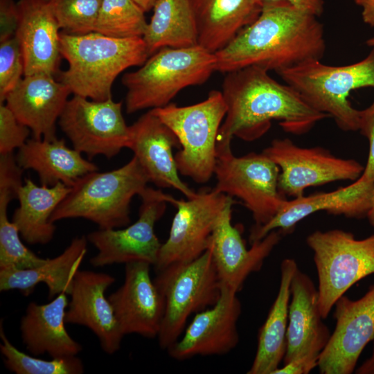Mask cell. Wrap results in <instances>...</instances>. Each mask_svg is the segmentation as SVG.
<instances>
[{"label":"cell","instance_id":"1","mask_svg":"<svg viewBox=\"0 0 374 374\" xmlns=\"http://www.w3.org/2000/svg\"><path fill=\"white\" fill-rule=\"evenodd\" d=\"M317 17L285 1L263 2L258 17L215 53V71L257 66L277 73L308 60H321L326 46Z\"/></svg>","mask_w":374,"mask_h":374},{"label":"cell","instance_id":"2","mask_svg":"<svg viewBox=\"0 0 374 374\" xmlns=\"http://www.w3.org/2000/svg\"><path fill=\"white\" fill-rule=\"evenodd\" d=\"M222 93L227 109L217 150L231 148L234 136L246 141L260 138L273 121H278L285 132L298 135L329 118L310 107L293 87L280 84L257 66L226 73Z\"/></svg>","mask_w":374,"mask_h":374},{"label":"cell","instance_id":"3","mask_svg":"<svg viewBox=\"0 0 374 374\" xmlns=\"http://www.w3.org/2000/svg\"><path fill=\"white\" fill-rule=\"evenodd\" d=\"M60 53L68 67L60 80L73 95L96 101L112 98L116 78L130 67L141 66L149 57L143 37L116 38L96 32H61Z\"/></svg>","mask_w":374,"mask_h":374},{"label":"cell","instance_id":"4","mask_svg":"<svg viewBox=\"0 0 374 374\" xmlns=\"http://www.w3.org/2000/svg\"><path fill=\"white\" fill-rule=\"evenodd\" d=\"M215 66V53L199 45L160 48L139 69L123 75L126 112L166 106L182 89L206 82Z\"/></svg>","mask_w":374,"mask_h":374},{"label":"cell","instance_id":"5","mask_svg":"<svg viewBox=\"0 0 374 374\" xmlns=\"http://www.w3.org/2000/svg\"><path fill=\"white\" fill-rule=\"evenodd\" d=\"M150 179L134 156L121 168L91 172L81 177L55 208L51 221L84 218L100 229L125 227L130 223V206Z\"/></svg>","mask_w":374,"mask_h":374},{"label":"cell","instance_id":"6","mask_svg":"<svg viewBox=\"0 0 374 374\" xmlns=\"http://www.w3.org/2000/svg\"><path fill=\"white\" fill-rule=\"evenodd\" d=\"M315 110L332 117L343 131L359 130L360 110L350 103V93L362 87L374 89V46L362 60L330 66L313 59L277 72Z\"/></svg>","mask_w":374,"mask_h":374},{"label":"cell","instance_id":"7","mask_svg":"<svg viewBox=\"0 0 374 374\" xmlns=\"http://www.w3.org/2000/svg\"><path fill=\"white\" fill-rule=\"evenodd\" d=\"M226 109L222 93L217 90L194 105L169 103L151 109L179 140L180 150L175 155L179 172L197 184L208 182L214 175L217 137Z\"/></svg>","mask_w":374,"mask_h":374},{"label":"cell","instance_id":"8","mask_svg":"<svg viewBox=\"0 0 374 374\" xmlns=\"http://www.w3.org/2000/svg\"><path fill=\"white\" fill-rule=\"evenodd\" d=\"M154 282L164 299L157 338L160 348L167 350L181 336L188 318L213 305L220 295L221 283L211 249L192 261L157 271Z\"/></svg>","mask_w":374,"mask_h":374},{"label":"cell","instance_id":"9","mask_svg":"<svg viewBox=\"0 0 374 374\" xmlns=\"http://www.w3.org/2000/svg\"><path fill=\"white\" fill-rule=\"evenodd\" d=\"M306 242L313 251L321 313L325 319L347 290L374 274V234L357 239L341 229L315 231Z\"/></svg>","mask_w":374,"mask_h":374},{"label":"cell","instance_id":"10","mask_svg":"<svg viewBox=\"0 0 374 374\" xmlns=\"http://www.w3.org/2000/svg\"><path fill=\"white\" fill-rule=\"evenodd\" d=\"M279 167L262 152L235 157L217 150L215 190L240 199L251 213L253 227L267 223L286 200L278 189Z\"/></svg>","mask_w":374,"mask_h":374},{"label":"cell","instance_id":"11","mask_svg":"<svg viewBox=\"0 0 374 374\" xmlns=\"http://www.w3.org/2000/svg\"><path fill=\"white\" fill-rule=\"evenodd\" d=\"M139 196L141 203L135 222L123 229H99L87 235L98 251L90 259L94 267L133 262L155 265L162 244L155 234L154 226L173 197L148 186Z\"/></svg>","mask_w":374,"mask_h":374},{"label":"cell","instance_id":"12","mask_svg":"<svg viewBox=\"0 0 374 374\" xmlns=\"http://www.w3.org/2000/svg\"><path fill=\"white\" fill-rule=\"evenodd\" d=\"M122 106V102L112 97L96 101L73 95L57 122L74 149L89 159L98 155L111 159L128 148L130 141V128L123 118Z\"/></svg>","mask_w":374,"mask_h":374},{"label":"cell","instance_id":"13","mask_svg":"<svg viewBox=\"0 0 374 374\" xmlns=\"http://www.w3.org/2000/svg\"><path fill=\"white\" fill-rule=\"evenodd\" d=\"M262 152L280 168V193L294 198L303 196L311 186L355 181L364 170L355 159L335 157L321 147H300L289 139H274Z\"/></svg>","mask_w":374,"mask_h":374},{"label":"cell","instance_id":"14","mask_svg":"<svg viewBox=\"0 0 374 374\" xmlns=\"http://www.w3.org/2000/svg\"><path fill=\"white\" fill-rule=\"evenodd\" d=\"M231 197L213 189H202L187 199L172 198L177 208L169 235L154 265L157 271L174 264L192 261L208 248L217 221Z\"/></svg>","mask_w":374,"mask_h":374},{"label":"cell","instance_id":"15","mask_svg":"<svg viewBox=\"0 0 374 374\" xmlns=\"http://www.w3.org/2000/svg\"><path fill=\"white\" fill-rule=\"evenodd\" d=\"M335 327L319 355L321 374H351L374 339V284L356 300L343 295L335 304Z\"/></svg>","mask_w":374,"mask_h":374},{"label":"cell","instance_id":"16","mask_svg":"<svg viewBox=\"0 0 374 374\" xmlns=\"http://www.w3.org/2000/svg\"><path fill=\"white\" fill-rule=\"evenodd\" d=\"M238 292L221 285L216 303L195 314L181 337L168 350L179 361L195 356L223 355L234 349L239 342L238 322L242 305Z\"/></svg>","mask_w":374,"mask_h":374},{"label":"cell","instance_id":"17","mask_svg":"<svg viewBox=\"0 0 374 374\" xmlns=\"http://www.w3.org/2000/svg\"><path fill=\"white\" fill-rule=\"evenodd\" d=\"M234 204L231 197L217 221L208 247L221 285L238 292L247 277L260 269L283 233L279 229L274 230L262 240L251 243V247L247 249L240 231L231 222Z\"/></svg>","mask_w":374,"mask_h":374},{"label":"cell","instance_id":"18","mask_svg":"<svg viewBox=\"0 0 374 374\" xmlns=\"http://www.w3.org/2000/svg\"><path fill=\"white\" fill-rule=\"evenodd\" d=\"M114 276L91 270H78L73 279L66 323L87 327L97 337L102 350L112 355L120 350L123 337L112 305L105 296L115 283Z\"/></svg>","mask_w":374,"mask_h":374},{"label":"cell","instance_id":"19","mask_svg":"<svg viewBox=\"0 0 374 374\" xmlns=\"http://www.w3.org/2000/svg\"><path fill=\"white\" fill-rule=\"evenodd\" d=\"M150 264H125L123 284L108 299L124 335L157 337L164 313V299L150 276Z\"/></svg>","mask_w":374,"mask_h":374},{"label":"cell","instance_id":"20","mask_svg":"<svg viewBox=\"0 0 374 374\" xmlns=\"http://www.w3.org/2000/svg\"><path fill=\"white\" fill-rule=\"evenodd\" d=\"M373 187L374 182L362 175L350 185L333 191L286 199L267 223L252 228L249 242L260 240L274 230H292L299 222L318 211L351 218L366 216Z\"/></svg>","mask_w":374,"mask_h":374},{"label":"cell","instance_id":"21","mask_svg":"<svg viewBox=\"0 0 374 374\" xmlns=\"http://www.w3.org/2000/svg\"><path fill=\"white\" fill-rule=\"evenodd\" d=\"M71 93L54 75L35 73L24 75L3 103L19 123L30 129L34 139L53 140L57 138L56 122Z\"/></svg>","mask_w":374,"mask_h":374},{"label":"cell","instance_id":"22","mask_svg":"<svg viewBox=\"0 0 374 374\" xmlns=\"http://www.w3.org/2000/svg\"><path fill=\"white\" fill-rule=\"evenodd\" d=\"M130 128L128 148L134 152L150 182L158 188L176 189L187 199L194 197L197 192L184 183L179 175L172 148H180V143L173 132L151 109Z\"/></svg>","mask_w":374,"mask_h":374},{"label":"cell","instance_id":"23","mask_svg":"<svg viewBox=\"0 0 374 374\" xmlns=\"http://www.w3.org/2000/svg\"><path fill=\"white\" fill-rule=\"evenodd\" d=\"M15 37L24 65V75H54L59 69L61 30L51 0H19Z\"/></svg>","mask_w":374,"mask_h":374},{"label":"cell","instance_id":"24","mask_svg":"<svg viewBox=\"0 0 374 374\" xmlns=\"http://www.w3.org/2000/svg\"><path fill=\"white\" fill-rule=\"evenodd\" d=\"M323 319L318 288L312 278L298 267L290 284L283 364L303 356L319 357L331 335Z\"/></svg>","mask_w":374,"mask_h":374},{"label":"cell","instance_id":"25","mask_svg":"<svg viewBox=\"0 0 374 374\" xmlns=\"http://www.w3.org/2000/svg\"><path fill=\"white\" fill-rule=\"evenodd\" d=\"M67 294L61 293L47 303L30 302L20 321L24 345L35 356L44 354L51 358L77 356L82 345L67 332Z\"/></svg>","mask_w":374,"mask_h":374},{"label":"cell","instance_id":"26","mask_svg":"<svg viewBox=\"0 0 374 374\" xmlns=\"http://www.w3.org/2000/svg\"><path fill=\"white\" fill-rule=\"evenodd\" d=\"M198 45L215 53L259 16L260 0H189Z\"/></svg>","mask_w":374,"mask_h":374},{"label":"cell","instance_id":"27","mask_svg":"<svg viewBox=\"0 0 374 374\" xmlns=\"http://www.w3.org/2000/svg\"><path fill=\"white\" fill-rule=\"evenodd\" d=\"M16 159L23 170L35 171L45 186L62 183L71 188L85 175L98 170L81 152L69 148L63 139H28L18 149Z\"/></svg>","mask_w":374,"mask_h":374},{"label":"cell","instance_id":"28","mask_svg":"<svg viewBox=\"0 0 374 374\" xmlns=\"http://www.w3.org/2000/svg\"><path fill=\"white\" fill-rule=\"evenodd\" d=\"M87 237L74 238L60 255L35 267L21 270H0V291L17 290L24 295L44 283L48 299L61 293L69 294L73 279L87 252Z\"/></svg>","mask_w":374,"mask_h":374},{"label":"cell","instance_id":"29","mask_svg":"<svg viewBox=\"0 0 374 374\" xmlns=\"http://www.w3.org/2000/svg\"><path fill=\"white\" fill-rule=\"evenodd\" d=\"M298 267L293 258H285L281 262L278 294L259 330L256 353L248 374H273L283 361L287 346L290 284Z\"/></svg>","mask_w":374,"mask_h":374},{"label":"cell","instance_id":"30","mask_svg":"<svg viewBox=\"0 0 374 374\" xmlns=\"http://www.w3.org/2000/svg\"><path fill=\"white\" fill-rule=\"evenodd\" d=\"M71 188L62 183L37 186L26 179L17 199L19 206L12 217L22 239L30 244H46L53 238L56 227L51 217Z\"/></svg>","mask_w":374,"mask_h":374},{"label":"cell","instance_id":"31","mask_svg":"<svg viewBox=\"0 0 374 374\" xmlns=\"http://www.w3.org/2000/svg\"><path fill=\"white\" fill-rule=\"evenodd\" d=\"M142 37L149 56L163 47L198 45L195 17L189 0H157Z\"/></svg>","mask_w":374,"mask_h":374},{"label":"cell","instance_id":"32","mask_svg":"<svg viewBox=\"0 0 374 374\" xmlns=\"http://www.w3.org/2000/svg\"><path fill=\"white\" fill-rule=\"evenodd\" d=\"M148 22L133 0H102L96 33L116 38L142 37Z\"/></svg>","mask_w":374,"mask_h":374},{"label":"cell","instance_id":"33","mask_svg":"<svg viewBox=\"0 0 374 374\" xmlns=\"http://www.w3.org/2000/svg\"><path fill=\"white\" fill-rule=\"evenodd\" d=\"M0 351L5 366L16 374H80L84 372L82 360L77 356L43 359L17 349L7 338L0 326Z\"/></svg>","mask_w":374,"mask_h":374},{"label":"cell","instance_id":"34","mask_svg":"<svg viewBox=\"0 0 374 374\" xmlns=\"http://www.w3.org/2000/svg\"><path fill=\"white\" fill-rule=\"evenodd\" d=\"M10 199L0 197V270H21L43 264L46 258L37 256L21 242L16 225L8 220Z\"/></svg>","mask_w":374,"mask_h":374},{"label":"cell","instance_id":"35","mask_svg":"<svg viewBox=\"0 0 374 374\" xmlns=\"http://www.w3.org/2000/svg\"><path fill=\"white\" fill-rule=\"evenodd\" d=\"M61 32L84 35L94 31L102 0H51Z\"/></svg>","mask_w":374,"mask_h":374},{"label":"cell","instance_id":"36","mask_svg":"<svg viewBox=\"0 0 374 374\" xmlns=\"http://www.w3.org/2000/svg\"><path fill=\"white\" fill-rule=\"evenodd\" d=\"M24 76L23 56L15 35L0 42V103Z\"/></svg>","mask_w":374,"mask_h":374},{"label":"cell","instance_id":"37","mask_svg":"<svg viewBox=\"0 0 374 374\" xmlns=\"http://www.w3.org/2000/svg\"><path fill=\"white\" fill-rule=\"evenodd\" d=\"M30 129L17 119L5 103H0V154L12 153L28 141Z\"/></svg>","mask_w":374,"mask_h":374},{"label":"cell","instance_id":"38","mask_svg":"<svg viewBox=\"0 0 374 374\" xmlns=\"http://www.w3.org/2000/svg\"><path fill=\"white\" fill-rule=\"evenodd\" d=\"M358 130L367 138L369 144L368 160L362 175L374 182V101L367 108L360 110Z\"/></svg>","mask_w":374,"mask_h":374},{"label":"cell","instance_id":"39","mask_svg":"<svg viewBox=\"0 0 374 374\" xmlns=\"http://www.w3.org/2000/svg\"><path fill=\"white\" fill-rule=\"evenodd\" d=\"M18 21L17 3L13 0H0V42L15 35Z\"/></svg>","mask_w":374,"mask_h":374},{"label":"cell","instance_id":"40","mask_svg":"<svg viewBox=\"0 0 374 374\" xmlns=\"http://www.w3.org/2000/svg\"><path fill=\"white\" fill-rule=\"evenodd\" d=\"M319 357L303 356L296 358L277 368L273 374H308L318 366Z\"/></svg>","mask_w":374,"mask_h":374},{"label":"cell","instance_id":"41","mask_svg":"<svg viewBox=\"0 0 374 374\" xmlns=\"http://www.w3.org/2000/svg\"><path fill=\"white\" fill-rule=\"evenodd\" d=\"M262 3L271 1H285L312 15L319 17L323 12V0H260Z\"/></svg>","mask_w":374,"mask_h":374},{"label":"cell","instance_id":"42","mask_svg":"<svg viewBox=\"0 0 374 374\" xmlns=\"http://www.w3.org/2000/svg\"><path fill=\"white\" fill-rule=\"evenodd\" d=\"M361 8V15L364 24L374 28V0H353Z\"/></svg>","mask_w":374,"mask_h":374},{"label":"cell","instance_id":"43","mask_svg":"<svg viewBox=\"0 0 374 374\" xmlns=\"http://www.w3.org/2000/svg\"><path fill=\"white\" fill-rule=\"evenodd\" d=\"M371 355L355 371L357 374H374V339Z\"/></svg>","mask_w":374,"mask_h":374},{"label":"cell","instance_id":"44","mask_svg":"<svg viewBox=\"0 0 374 374\" xmlns=\"http://www.w3.org/2000/svg\"><path fill=\"white\" fill-rule=\"evenodd\" d=\"M145 12L152 9L157 0H133Z\"/></svg>","mask_w":374,"mask_h":374},{"label":"cell","instance_id":"45","mask_svg":"<svg viewBox=\"0 0 374 374\" xmlns=\"http://www.w3.org/2000/svg\"><path fill=\"white\" fill-rule=\"evenodd\" d=\"M370 224L374 227V187L371 193L370 207L366 214Z\"/></svg>","mask_w":374,"mask_h":374},{"label":"cell","instance_id":"46","mask_svg":"<svg viewBox=\"0 0 374 374\" xmlns=\"http://www.w3.org/2000/svg\"><path fill=\"white\" fill-rule=\"evenodd\" d=\"M365 43L369 47L374 46V35L368 38Z\"/></svg>","mask_w":374,"mask_h":374}]
</instances>
